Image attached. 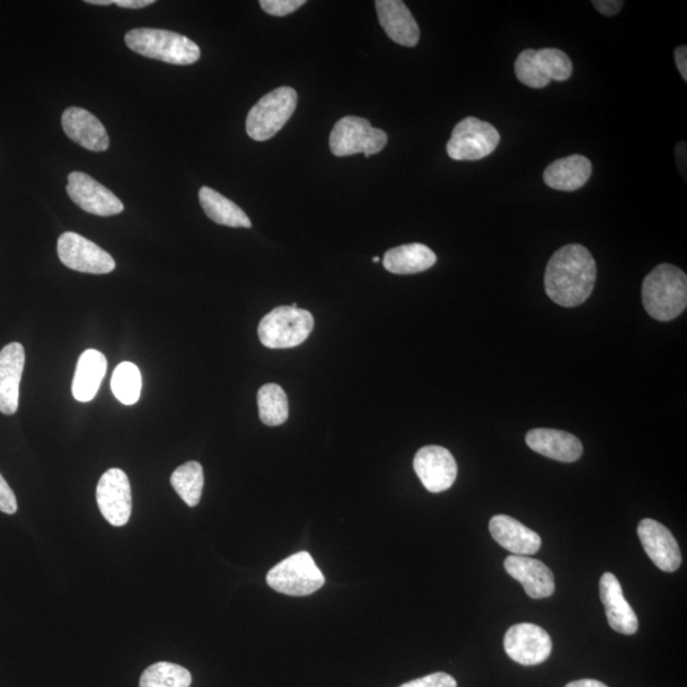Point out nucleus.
<instances>
[{"label":"nucleus","mask_w":687,"mask_h":687,"mask_svg":"<svg viewBox=\"0 0 687 687\" xmlns=\"http://www.w3.org/2000/svg\"><path fill=\"white\" fill-rule=\"evenodd\" d=\"M596 261L585 246L571 243L555 252L545 271V290L552 302L577 307L593 295Z\"/></svg>","instance_id":"nucleus-1"},{"label":"nucleus","mask_w":687,"mask_h":687,"mask_svg":"<svg viewBox=\"0 0 687 687\" xmlns=\"http://www.w3.org/2000/svg\"><path fill=\"white\" fill-rule=\"evenodd\" d=\"M643 306L660 322L675 320L687 306V277L671 263H660L643 281Z\"/></svg>","instance_id":"nucleus-2"},{"label":"nucleus","mask_w":687,"mask_h":687,"mask_svg":"<svg viewBox=\"0 0 687 687\" xmlns=\"http://www.w3.org/2000/svg\"><path fill=\"white\" fill-rule=\"evenodd\" d=\"M126 43L137 54L172 66H191L200 59V48L180 33L160 29H135Z\"/></svg>","instance_id":"nucleus-3"},{"label":"nucleus","mask_w":687,"mask_h":687,"mask_svg":"<svg viewBox=\"0 0 687 687\" xmlns=\"http://www.w3.org/2000/svg\"><path fill=\"white\" fill-rule=\"evenodd\" d=\"M313 328L311 312L292 306H281L263 317L258 331L263 347L288 349L301 346Z\"/></svg>","instance_id":"nucleus-4"},{"label":"nucleus","mask_w":687,"mask_h":687,"mask_svg":"<svg viewBox=\"0 0 687 687\" xmlns=\"http://www.w3.org/2000/svg\"><path fill=\"white\" fill-rule=\"evenodd\" d=\"M297 102L298 94L292 87H279L263 96L246 119L248 136L257 142H266L277 136L292 118Z\"/></svg>","instance_id":"nucleus-5"},{"label":"nucleus","mask_w":687,"mask_h":687,"mask_svg":"<svg viewBox=\"0 0 687 687\" xmlns=\"http://www.w3.org/2000/svg\"><path fill=\"white\" fill-rule=\"evenodd\" d=\"M267 583L276 593L288 596H310L325 585V577L310 552L299 551L271 568Z\"/></svg>","instance_id":"nucleus-6"},{"label":"nucleus","mask_w":687,"mask_h":687,"mask_svg":"<svg viewBox=\"0 0 687 687\" xmlns=\"http://www.w3.org/2000/svg\"><path fill=\"white\" fill-rule=\"evenodd\" d=\"M384 130L374 128L367 119L346 117L335 125L330 136V151L337 157L365 153L367 158L380 153L387 145Z\"/></svg>","instance_id":"nucleus-7"},{"label":"nucleus","mask_w":687,"mask_h":687,"mask_svg":"<svg viewBox=\"0 0 687 687\" xmlns=\"http://www.w3.org/2000/svg\"><path fill=\"white\" fill-rule=\"evenodd\" d=\"M499 131L487 121L465 118L455 127L447 143V155L455 161H480L496 151Z\"/></svg>","instance_id":"nucleus-8"},{"label":"nucleus","mask_w":687,"mask_h":687,"mask_svg":"<svg viewBox=\"0 0 687 687\" xmlns=\"http://www.w3.org/2000/svg\"><path fill=\"white\" fill-rule=\"evenodd\" d=\"M58 257L69 269L87 275H109L117 262L108 251L76 232H66L58 240Z\"/></svg>","instance_id":"nucleus-9"},{"label":"nucleus","mask_w":687,"mask_h":687,"mask_svg":"<svg viewBox=\"0 0 687 687\" xmlns=\"http://www.w3.org/2000/svg\"><path fill=\"white\" fill-rule=\"evenodd\" d=\"M504 646L508 657L524 666L544 664L552 650L548 631L531 623L517 624L509 628Z\"/></svg>","instance_id":"nucleus-10"},{"label":"nucleus","mask_w":687,"mask_h":687,"mask_svg":"<svg viewBox=\"0 0 687 687\" xmlns=\"http://www.w3.org/2000/svg\"><path fill=\"white\" fill-rule=\"evenodd\" d=\"M67 192L79 208L93 216H118L125 210V205L111 190L84 172L69 173Z\"/></svg>","instance_id":"nucleus-11"},{"label":"nucleus","mask_w":687,"mask_h":687,"mask_svg":"<svg viewBox=\"0 0 687 687\" xmlns=\"http://www.w3.org/2000/svg\"><path fill=\"white\" fill-rule=\"evenodd\" d=\"M97 505L106 521L114 527L126 526L131 516V488L128 475L110 469L102 475L96 489Z\"/></svg>","instance_id":"nucleus-12"},{"label":"nucleus","mask_w":687,"mask_h":687,"mask_svg":"<svg viewBox=\"0 0 687 687\" xmlns=\"http://www.w3.org/2000/svg\"><path fill=\"white\" fill-rule=\"evenodd\" d=\"M414 470L422 486L430 492H442L454 486L457 478L455 457L447 448L427 446L414 457Z\"/></svg>","instance_id":"nucleus-13"},{"label":"nucleus","mask_w":687,"mask_h":687,"mask_svg":"<svg viewBox=\"0 0 687 687\" xmlns=\"http://www.w3.org/2000/svg\"><path fill=\"white\" fill-rule=\"evenodd\" d=\"M638 536L649 559L664 571L673 572L683 562L680 546L674 535L663 524L646 518L638 526Z\"/></svg>","instance_id":"nucleus-14"},{"label":"nucleus","mask_w":687,"mask_h":687,"mask_svg":"<svg viewBox=\"0 0 687 687\" xmlns=\"http://www.w3.org/2000/svg\"><path fill=\"white\" fill-rule=\"evenodd\" d=\"M24 360L20 342L8 344L0 350V412L6 416H13L19 410Z\"/></svg>","instance_id":"nucleus-15"},{"label":"nucleus","mask_w":687,"mask_h":687,"mask_svg":"<svg viewBox=\"0 0 687 687\" xmlns=\"http://www.w3.org/2000/svg\"><path fill=\"white\" fill-rule=\"evenodd\" d=\"M64 133L74 143L92 152H104L110 147L108 131L93 113L82 108H69L61 117Z\"/></svg>","instance_id":"nucleus-16"},{"label":"nucleus","mask_w":687,"mask_h":687,"mask_svg":"<svg viewBox=\"0 0 687 687\" xmlns=\"http://www.w3.org/2000/svg\"><path fill=\"white\" fill-rule=\"evenodd\" d=\"M505 569L508 575L525 588V593L534 600H540L552 596L555 580L552 571L540 560L521 555H510L505 560Z\"/></svg>","instance_id":"nucleus-17"},{"label":"nucleus","mask_w":687,"mask_h":687,"mask_svg":"<svg viewBox=\"0 0 687 687\" xmlns=\"http://www.w3.org/2000/svg\"><path fill=\"white\" fill-rule=\"evenodd\" d=\"M600 597L605 607L607 623L613 630L633 636L638 631V616L625 600L619 579L607 571L600 579Z\"/></svg>","instance_id":"nucleus-18"},{"label":"nucleus","mask_w":687,"mask_h":687,"mask_svg":"<svg viewBox=\"0 0 687 687\" xmlns=\"http://www.w3.org/2000/svg\"><path fill=\"white\" fill-rule=\"evenodd\" d=\"M376 10L387 37L401 47L418 46L419 26L407 4L401 0H377Z\"/></svg>","instance_id":"nucleus-19"},{"label":"nucleus","mask_w":687,"mask_h":687,"mask_svg":"<svg viewBox=\"0 0 687 687\" xmlns=\"http://www.w3.org/2000/svg\"><path fill=\"white\" fill-rule=\"evenodd\" d=\"M489 531L501 548L512 552L514 555H521V557H531L536 552H539L541 548V537L536 534L531 528L526 527L524 524L517 521V519L498 515L490 519Z\"/></svg>","instance_id":"nucleus-20"},{"label":"nucleus","mask_w":687,"mask_h":687,"mask_svg":"<svg viewBox=\"0 0 687 687\" xmlns=\"http://www.w3.org/2000/svg\"><path fill=\"white\" fill-rule=\"evenodd\" d=\"M526 444L532 451L566 464L576 462L584 454L576 436L557 429H532L526 436Z\"/></svg>","instance_id":"nucleus-21"},{"label":"nucleus","mask_w":687,"mask_h":687,"mask_svg":"<svg viewBox=\"0 0 687 687\" xmlns=\"http://www.w3.org/2000/svg\"><path fill=\"white\" fill-rule=\"evenodd\" d=\"M591 175V161L585 156L572 155L548 166L544 181L550 189L570 192L584 188Z\"/></svg>","instance_id":"nucleus-22"},{"label":"nucleus","mask_w":687,"mask_h":687,"mask_svg":"<svg viewBox=\"0 0 687 687\" xmlns=\"http://www.w3.org/2000/svg\"><path fill=\"white\" fill-rule=\"evenodd\" d=\"M108 372V359L99 350L88 349L79 357L72 392L79 402H90L100 390Z\"/></svg>","instance_id":"nucleus-23"},{"label":"nucleus","mask_w":687,"mask_h":687,"mask_svg":"<svg viewBox=\"0 0 687 687\" xmlns=\"http://www.w3.org/2000/svg\"><path fill=\"white\" fill-rule=\"evenodd\" d=\"M437 257L428 246L409 243L399 246L385 253L384 267L398 276L418 275L435 266Z\"/></svg>","instance_id":"nucleus-24"},{"label":"nucleus","mask_w":687,"mask_h":687,"mask_svg":"<svg viewBox=\"0 0 687 687\" xmlns=\"http://www.w3.org/2000/svg\"><path fill=\"white\" fill-rule=\"evenodd\" d=\"M199 201L207 217L217 225L232 228L252 227L250 218L239 206L213 189L201 188Z\"/></svg>","instance_id":"nucleus-25"},{"label":"nucleus","mask_w":687,"mask_h":687,"mask_svg":"<svg viewBox=\"0 0 687 687\" xmlns=\"http://www.w3.org/2000/svg\"><path fill=\"white\" fill-rule=\"evenodd\" d=\"M259 416L263 425H285L289 416L287 394L277 384L263 385L258 394Z\"/></svg>","instance_id":"nucleus-26"},{"label":"nucleus","mask_w":687,"mask_h":687,"mask_svg":"<svg viewBox=\"0 0 687 687\" xmlns=\"http://www.w3.org/2000/svg\"><path fill=\"white\" fill-rule=\"evenodd\" d=\"M176 492L189 507H197L205 488V471L199 462L190 461L176 469L171 477Z\"/></svg>","instance_id":"nucleus-27"},{"label":"nucleus","mask_w":687,"mask_h":687,"mask_svg":"<svg viewBox=\"0 0 687 687\" xmlns=\"http://www.w3.org/2000/svg\"><path fill=\"white\" fill-rule=\"evenodd\" d=\"M111 390L121 404L135 405L142 392V375L135 364L122 362L114 369Z\"/></svg>","instance_id":"nucleus-28"},{"label":"nucleus","mask_w":687,"mask_h":687,"mask_svg":"<svg viewBox=\"0 0 687 687\" xmlns=\"http://www.w3.org/2000/svg\"><path fill=\"white\" fill-rule=\"evenodd\" d=\"M191 681L192 677L187 668L158 663L146 669L140 677V687H190Z\"/></svg>","instance_id":"nucleus-29"},{"label":"nucleus","mask_w":687,"mask_h":687,"mask_svg":"<svg viewBox=\"0 0 687 687\" xmlns=\"http://www.w3.org/2000/svg\"><path fill=\"white\" fill-rule=\"evenodd\" d=\"M535 60L540 73L549 82H566L571 77V60L562 50L554 48L535 50Z\"/></svg>","instance_id":"nucleus-30"},{"label":"nucleus","mask_w":687,"mask_h":687,"mask_svg":"<svg viewBox=\"0 0 687 687\" xmlns=\"http://www.w3.org/2000/svg\"><path fill=\"white\" fill-rule=\"evenodd\" d=\"M305 4V0H261L260 2L262 11L276 17H286Z\"/></svg>","instance_id":"nucleus-31"},{"label":"nucleus","mask_w":687,"mask_h":687,"mask_svg":"<svg viewBox=\"0 0 687 687\" xmlns=\"http://www.w3.org/2000/svg\"><path fill=\"white\" fill-rule=\"evenodd\" d=\"M400 687H457V683L451 675L436 673L417 680L404 684Z\"/></svg>","instance_id":"nucleus-32"},{"label":"nucleus","mask_w":687,"mask_h":687,"mask_svg":"<svg viewBox=\"0 0 687 687\" xmlns=\"http://www.w3.org/2000/svg\"><path fill=\"white\" fill-rule=\"evenodd\" d=\"M19 509L13 490L0 474V510L7 515H14Z\"/></svg>","instance_id":"nucleus-33"},{"label":"nucleus","mask_w":687,"mask_h":687,"mask_svg":"<svg viewBox=\"0 0 687 687\" xmlns=\"http://www.w3.org/2000/svg\"><path fill=\"white\" fill-rule=\"evenodd\" d=\"M88 4L93 6H118L120 8H127V10H142L148 6L155 4V0H87Z\"/></svg>","instance_id":"nucleus-34"},{"label":"nucleus","mask_w":687,"mask_h":687,"mask_svg":"<svg viewBox=\"0 0 687 687\" xmlns=\"http://www.w3.org/2000/svg\"><path fill=\"white\" fill-rule=\"evenodd\" d=\"M596 10L606 17H613L621 11L624 2L620 0H594Z\"/></svg>","instance_id":"nucleus-35"},{"label":"nucleus","mask_w":687,"mask_h":687,"mask_svg":"<svg viewBox=\"0 0 687 687\" xmlns=\"http://www.w3.org/2000/svg\"><path fill=\"white\" fill-rule=\"evenodd\" d=\"M675 61H676V66L678 68V72H680V74L684 78V81H687V48L686 47H678L675 50Z\"/></svg>","instance_id":"nucleus-36"},{"label":"nucleus","mask_w":687,"mask_h":687,"mask_svg":"<svg viewBox=\"0 0 687 687\" xmlns=\"http://www.w3.org/2000/svg\"><path fill=\"white\" fill-rule=\"evenodd\" d=\"M566 687H609L601 681L589 680V678H585V680H578L569 683Z\"/></svg>","instance_id":"nucleus-37"},{"label":"nucleus","mask_w":687,"mask_h":687,"mask_svg":"<svg viewBox=\"0 0 687 687\" xmlns=\"http://www.w3.org/2000/svg\"><path fill=\"white\" fill-rule=\"evenodd\" d=\"M380 261V258H374V262Z\"/></svg>","instance_id":"nucleus-38"}]
</instances>
